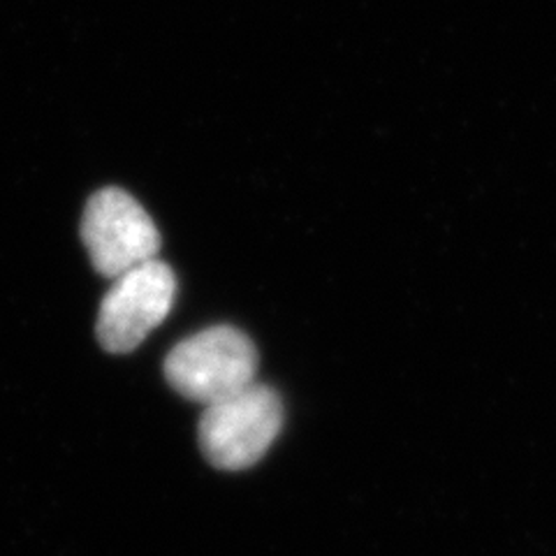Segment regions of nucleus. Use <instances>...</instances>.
Instances as JSON below:
<instances>
[{
	"instance_id": "obj_1",
	"label": "nucleus",
	"mask_w": 556,
	"mask_h": 556,
	"mask_svg": "<svg viewBox=\"0 0 556 556\" xmlns=\"http://www.w3.org/2000/svg\"><path fill=\"white\" fill-rule=\"evenodd\" d=\"M253 341L230 325L202 329L184 339L165 359V378L181 396L208 406L257 380Z\"/></svg>"
},
{
	"instance_id": "obj_2",
	"label": "nucleus",
	"mask_w": 556,
	"mask_h": 556,
	"mask_svg": "<svg viewBox=\"0 0 556 556\" xmlns=\"http://www.w3.org/2000/svg\"><path fill=\"white\" fill-rule=\"evenodd\" d=\"M281 427V396L255 380L253 386L204 406L200 420L202 455L223 471H241L267 455Z\"/></svg>"
},
{
	"instance_id": "obj_3",
	"label": "nucleus",
	"mask_w": 556,
	"mask_h": 556,
	"mask_svg": "<svg viewBox=\"0 0 556 556\" xmlns=\"http://www.w3.org/2000/svg\"><path fill=\"white\" fill-rule=\"evenodd\" d=\"M177 298V276L153 257L112 278L98 311V341L108 353H132L169 316Z\"/></svg>"
},
{
	"instance_id": "obj_4",
	"label": "nucleus",
	"mask_w": 556,
	"mask_h": 556,
	"mask_svg": "<svg viewBox=\"0 0 556 556\" xmlns=\"http://www.w3.org/2000/svg\"><path fill=\"white\" fill-rule=\"evenodd\" d=\"M81 241L91 265L104 278L159 257L161 232L147 208L121 188H102L81 216Z\"/></svg>"
}]
</instances>
